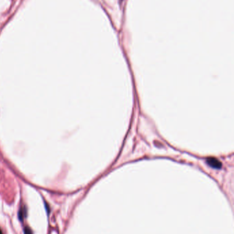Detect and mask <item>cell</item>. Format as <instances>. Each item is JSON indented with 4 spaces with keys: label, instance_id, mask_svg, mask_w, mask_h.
Listing matches in <instances>:
<instances>
[{
    "label": "cell",
    "instance_id": "6da1fadb",
    "mask_svg": "<svg viewBox=\"0 0 234 234\" xmlns=\"http://www.w3.org/2000/svg\"><path fill=\"white\" fill-rule=\"evenodd\" d=\"M207 163L211 167L214 168V169H220V168L222 167V163L220 162L218 160H217L214 157L208 158V159L207 160Z\"/></svg>",
    "mask_w": 234,
    "mask_h": 234
},
{
    "label": "cell",
    "instance_id": "7a4b0ae2",
    "mask_svg": "<svg viewBox=\"0 0 234 234\" xmlns=\"http://www.w3.org/2000/svg\"><path fill=\"white\" fill-rule=\"evenodd\" d=\"M27 215V210L25 207H21V208L20 209L19 212V220H22L24 219L25 217Z\"/></svg>",
    "mask_w": 234,
    "mask_h": 234
},
{
    "label": "cell",
    "instance_id": "3957f363",
    "mask_svg": "<svg viewBox=\"0 0 234 234\" xmlns=\"http://www.w3.org/2000/svg\"><path fill=\"white\" fill-rule=\"evenodd\" d=\"M24 234H33V233L28 227H25L24 228Z\"/></svg>",
    "mask_w": 234,
    "mask_h": 234
},
{
    "label": "cell",
    "instance_id": "277c9868",
    "mask_svg": "<svg viewBox=\"0 0 234 234\" xmlns=\"http://www.w3.org/2000/svg\"><path fill=\"white\" fill-rule=\"evenodd\" d=\"M0 234H2V231H1V229H0Z\"/></svg>",
    "mask_w": 234,
    "mask_h": 234
}]
</instances>
